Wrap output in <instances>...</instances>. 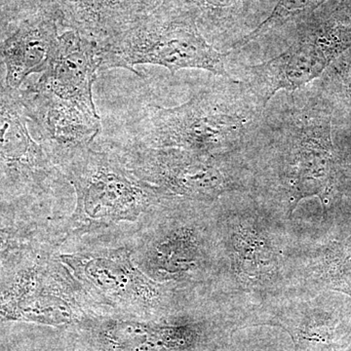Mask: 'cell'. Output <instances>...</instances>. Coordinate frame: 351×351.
Returning a JSON list of instances; mask_svg holds the SVG:
<instances>
[{
	"mask_svg": "<svg viewBox=\"0 0 351 351\" xmlns=\"http://www.w3.org/2000/svg\"><path fill=\"white\" fill-rule=\"evenodd\" d=\"M265 108L242 85L210 87L182 105L145 108L138 144L219 156L237 151L258 128Z\"/></svg>",
	"mask_w": 351,
	"mask_h": 351,
	"instance_id": "obj_1",
	"label": "cell"
},
{
	"mask_svg": "<svg viewBox=\"0 0 351 351\" xmlns=\"http://www.w3.org/2000/svg\"><path fill=\"white\" fill-rule=\"evenodd\" d=\"M56 166L75 191L68 223L73 234L133 223L167 196L138 179L110 147L99 151L91 145L73 149L58 157Z\"/></svg>",
	"mask_w": 351,
	"mask_h": 351,
	"instance_id": "obj_2",
	"label": "cell"
},
{
	"mask_svg": "<svg viewBox=\"0 0 351 351\" xmlns=\"http://www.w3.org/2000/svg\"><path fill=\"white\" fill-rule=\"evenodd\" d=\"M101 71L138 64H156L171 73L197 69L230 78L225 55L215 49L198 29L196 20L184 10L145 14L119 36L99 43Z\"/></svg>",
	"mask_w": 351,
	"mask_h": 351,
	"instance_id": "obj_3",
	"label": "cell"
},
{
	"mask_svg": "<svg viewBox=\"0 0 351 351\" xmlns=\"http://www.w3.org/2000/svg\"><path fill=\"white\" fill-rule=\"evenodd\" d=\"M89 302L66 265L36 245L0 277V319L60 326Z\"/></svg>",
	"mask_w": 351,
	"mask_h": 351,
	"instance_id": "obj_4",
	"label": "cell"
},
{
	"mask_svg": "<svg viewBox=\"0 0 351 351\" xmlns=\"http://www.w3.org/2000/svg\"><path fill=\"white\" fill-rule=\"evenodd\" d=\"M350 49L351 23L311 18L287 50L262 64L245 66L242 84L265 108L277 92L304 86Z\"/></svg>",
	"mask_w": 351,
	"mask_h": 351,
	"instance_id": "obj_5",
	"label": "cell"
},
{
	"mask_svg": "<svg viewBox=\"0 0 351 351\" xmlns=\"http://www.w3.org/2000/svg\"><path fill=\"white\" fill-rule=\"evenodd\" d=\"M285 133L284 184L291 204L314 195L326 203L337 172L331 112L318 105L294 108Z\"/></svg>",
	"mask_w": 351,
	"mask_h": 351,
	"instance_id": "obj_6",
	"label": "cell"
},
{
	"mask_svg": "<svg viewBox=\"0 0 351 351\" xmlns=\"http://www.w3.org/2000/svg\"><path fill=\"white\" fill-rule=\"evenodd\" d=\"M57 258L90 301L141 311L158 306L167 295V288L134 262L131 247L59 254Z\"/></svg>",
	"mask_w": 351,
	"mask_h": 351,
	"instance_id": "obj_7",
	"label": "cell"
},
{
	"mask_svg": "<svg viewBox=\"0 0 351 351\" xmlns=\"http://www.w3.org/2000/svg\"><path fill=\"white\" fill-rule=\"evenodd\" d=\"M110 149L128 169L166 195L211 200L228 191L230 182L218 157L173 147H151L132 142Z\"/></svg>",
	"mask_w": 351,
	"mask_h": 351,
	"instance_id": "obj_8",
	"label": "cell"
},
{
	"mask_svg": "<svg viewBox=\"0 0 351 351\" xmlns=\"http://www.w3.org/2000/svg\"><path fill=\"white\" fill-rule=\"evenodd\" d=\"M29 122L19 90L0 80V169L17 188L41 193L59 169L46 145L32 137Z\"/></svg>",
	"mask_w": 351,
	"mask_h": 351,
	"instance_id": "obj_9",
	"label": "cell"
},
{
	"mask_svg": "<svg viewBox=\"0 0 351 351\" xmlns=\"http://www.w3.org/2000/svg\"><path fill=\"white\" fill-rule=\"evenodd\" d=\"M19 92L29 121L38 127L43 144L54 163L66 152L93 145L100 134L98 112L61 100L32 85Z\"/></svg>",
	"mask_w": 351,
	"mask_h": 351,
	"instance_id": "obj_10",
	"label": "cell"
},
{
	"mask_svg": "<svg viewBox=\"0 0 351 351\" xmlns=\"http://www.w3.org/2000/svg\"><path fill=\"white\" fill-rule=\"evenodd\" d=\"M101 63L99 43L69 29L59 36V45L50 66L32 86L97 112L93 84L101 71Z\"/></svg>",
	"mask_w": 351,
	"mask_h": 351,
	"instance_id": "obj_11",
	"label": "cell"
},
{
	"mask_svg": "<svg viewBox=\"0 0 351 351\" xmlns=\"http://www.w3.org/2000/svg\"><path fill=\"white\" fill-rule=\"evenodd\" d=\"M59 25L48 14H25L15 29L0 43V62L5 66V85L12 90L29 75L43 73L59 45Z\"/></svg>",
	"mask_w": 351,
	"mask_h": 351,
	"instance_id": "obj_12",
	"label": "cell"
},
{
	"mask_svg": "<svg viewBox=\"0 0 351 351\" xmlns=\"http://www.w3.org/2000/svg\"><path fill=\"white\" fill-rule=\"evenodd\" d=\"M108 351H176L189 348L195 334L189 327L157 326L133 320H110L101 328Z\"/></svg>",
	"mask_w": 351,
	"mask_h": 351,
	"instance_id": "obj_13",
	"label": "cell"
},
{
	"mask_svg": "<svg viewBox=\"0 0 351 351\" xmlns=\"http://www.w3.org/2000/svg\"><path fill=\"white\" fill-rule=\"evenodd\" d=\"M325 1L327 0H278L269 17L261 23L253 32L237 41L233 45V49H241L247 44L265 36L271 29L282 27L289 21L313 13Z\"/></svg>",
	"mask_w": 351,
	"mask_h": 351,
	"instance_id": "obj_14",
	"label": "cell"
},
{
	"mask_svg": "<svg viewBox=\"0 0 351 351\" xmlns=\"http://www.w3.org/2000/svg\"><path fill=\"white\" fill-rule=\"evenodd\" d=\"M34 245V232L27 226L0 228V277Z\"/></svg>",
	"mask_w": 351,
	"mask_h": 351,
	"instance_id": "obj_15",
	"label": "cell"
},
{
	"mask_svg": "<svg viewBox=\"0 0 351 351\" xmlns=\"http://www.w3.org/2000/svg\"><path fill=\"white\" fill-rule=\"evenodd\" d=\"M331 64V76L339 97L351 108V49Z\"/></svg>",
	"mask_w": 351,
	"mask_h": 351,
	"instance_id": "obj_16",
	"label": "cell"
},
{
	"mask_svg": "<svg viewBox=\"0 0 351 351\" xmlns=\"http://www.w3.org/2000/svg\"><path fill=\"white\" fill-rule=\"evenodd\" d=\"M22 16L17 0H0V43L15 29Z\"/></svg>",
	"mask_w": 351,
	"mask_h": 351,
	"instance_id": "obj_17",
	"label": "cell"
}]
</instances>
